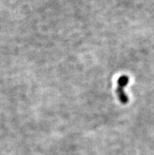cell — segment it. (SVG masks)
<instances>
[{
	"label": "cell",
	"mask_w": 154,
	"mask_h": 155,
	"mask_svg": "<svg viewBox=\"0 0 154 155\" xmlns=\"http://www.w3.org/2000/svg\"><path fill=\"white\" fill-rule=\"evenodd\" d=\"M128 82L129 77H127V76H122L118 80V87L116 88V94L119 97L120 101L123 104H126L128 102V97L126 95V94L123 91V88L128 84Z\"/></svg>",
	"instance_id": "cell-1"
}]
</instances>
